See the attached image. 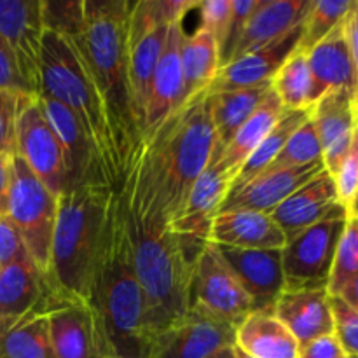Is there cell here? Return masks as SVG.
<instances>
[{"label":"cell","mask_w":358,"mask_h":358,"mask_svg":"<svg viewBox=\"0 0 358 358\" xmlns=\"http://www.w3.org/2000/svg\"><path fill=\"white\" fill-rule=\"evenodd\" d=\"M348 217H358V191H357L355 198H353L352 206H350V210H348Z\"/></svg>","instance_id":"cell-51"},{"label":"cell","mask_w":358,"mask_h":358,"mask_svg":"<svg viewBox=\"0 0 358 358\" xmlns=\"http://www.w3.org/2000/svg\"><path fill=\"white\" fill-rule=\"evenodd\" d=\"M322 159V143L318 138L317 128H315L311 117L304 122L303 126L294 131L289 142L282 149L275 161L269 164L266 171H276V170H290V168H301L313 164Z\"/></svg>","instance_id":"cell-36"},{"label":"cell","mask_w":358,"mask_h":358,"mask_svg":"<svg viewBox=\"0 0 358 358\" xmlns=\"http://www.w3.org/2000/svg\"><path fill=\"white\" fill-rule=\"evenodd\" d=\"M271 90L285 110H306L313 107V79L306 52L296 49L289 56L273 77Z\"/></svg>","instance_id":"cell-34"},{"label":"cell","mask_w":358,"mask_h":358,"mask_svg":"<svg viewBox=\"0 0 358 358\" xmlns=\"http://www.w3.org/2000/svg\"><path fill=\"white\" fill-rule=\"evenodd\" d=\"M233 180L234 178L219 164L206 168L192 185L184 208L170 224V229L210 241L212 222L226 201Z\"/></svg>","instance_id":"cell-22"},{"label":"cell","mask_w":358,"mask_h":358,"mask_svg":"<svg viewBox=\"0 0 358 358\" xmlns=\"http://www.w3.org/2000/svg\"><path fill=\"white\" fill-rule=\"evenodd\" d=\"M234 346L254 358H299L301 346L273 313L255 311L236 327Z\"/></svg>","instance_id":"cell-30"},{"label":"cell","mask_w":358,"mask_h":358,"mask_svg":"<svg viewBox=\"0 0 358 358\" xmlns=\"http://www.w3.org/2000/svg\"><path fill=\"white\" fill-rule=\"evenodd\" d=\"M48 322L55 358H112L100 320L87 303L56 297Z\"/></svg>","instance_id":"cell-14"},{"label":"cell","mask_w":358,"mask_h":358,"mask_svg":"<svg viewBox=\"0 0 358 358\" xmlns=\"http://www.w3.org/2000/svg\"><path fill=\"white\" fill-rule=\"evenodd\" d=\"M56 297L52 292L30 313L0 320V358H55L48 313Z\"/></svg>","instance_id":"cell-28"},{"label":"cell","mask_w":358,"mask_h":358,"mask_svg":"<svg viewBox=\"0 0 358 358\" xmlns=\"http://www.w3.org/2000/svg\"><path fill=\"white\" fill-rule=\"evenodd\" d=\"M87 304L100 320L112 358L147 357L143 294L124 206L117 192L108 208Z\"/></svg>","instance_id":"cell-3"},{"label":"cell","mask_w":358,"mask_h":358,"mask_svg":"<svg viewBox=\"0 0 358 358\" xmlns=\"http://www.w3.org/2000/svg\"><path fill=\"white\" fill-rule=\"evenodd\" d=\"M198 0H140L133 3L128 23V69L133 108L142 136L143 117L154 72L171 23L196 9Z\"/></svg>","instance_id":"cell-7"},{"label":"cell","mask_w":358,"mask_h":358,"mask_svg":"<svg viewBox=\"0 0 358 358\" xmlns=\"http://www.w3.org/2000/svg\"><path fill=\"white\" fill-rule=\"evenodd\" d=\"M234 353H236V358H254V357L247 355V353H245V352H241V350L236 348V346H234Z\"/></svg>","instance_id":"cell-52"},{"label":"cell","mask_w":358,"mask_h":358,"mask_svg":"<svg viewBox=\"0 0 358 358\" xmlns=\"http://www.w3.org/2000/svg\"><path fill=\"white\" fill-rule=\"evenodd\" d=\"M210 358H236V353H234V346H227V348H222L220 352L213 353Z\"/></svg>","instance_id":"cell-50"},{"label":"cell","mask_w":358,"mask_h":358,"mask_svg":"<svg viewBox=\"0 0 358 358\" xmlns=\"http://www.w3.org/2000/svg\"><path fill=\"white\" fill-rule=\"evenodd\" d=\"M338 203L334 178L324 170L303 187L292 192L269 215L278 224L287 241H290L320 222Z\"/></svg>","instance_id":"cell-23"},{"label":"cell","mask_w":358,"mask_h":358,"mask_svg":"<svg viewBox=\"0 0 358 358\" xmlns=\"http://www.w3.org/2000/svg\"><path fill=\"white\" fill-rule=\"evenodd\" d=\"M350 358H358V357H350Z\"/></svg>","instance_id":"cell-54"},{"label":"cell","mask_w":358,"mask_h":358,"mask_svg":"<svg viewBox=\"0 0 358 358\" xmlns=\"http://www.w3.org/2000/svg\"><path fill=\"white\" fill-rule=\"evenodd\" d=\"M126 224L142 287L143 325L150 345L157 334L184 318L191 310L192 273L208 241L175 233L170 227L159 231L143 229L129 219L128 213Z\"/></svg>","instance_id":"cell-4"},{"label":"cell","mask_w":358,"mask_h":358,"mask_svg":"<svg viewBox=\"0 0 358 358\" xmlns=\"http://www.w3.org/2000/svg\"><path fill=\"white\" fill-rule=\"evenodd\" d=\"M210 241L241 250H283L285 234L269 213L233 210L219 212L212 222Z\"/></svg>","instance_id":"cell-24"},{"label":"cell","mask_w":358,"mask_h":358,"mask_svg":"<svg viewBox=\"0 0 358 358\" xmlns=\"http://www.w3.org/2000/svg\"><path fill=\"white\" fill-rule=\"evenodd\" d=\"M259 3H261V0H231V21L229 27H227L226 41H224L222 48L219 51L220 69L233 59V52L236 49L238 42H240L241 34H243L248 20L255 13Z\"/></svg>","instance_id":"cell-40"},{"label":"cell","mask_w":358,"mask_h":358,"mask_svg":"<svg viewBox=\"0 0 358 358\" xmlns=\"http://www.w3.org/2000/svg\"><path fill=\"white\" fill-rule=\"evenodd\" d=\"M44 0H0V35L9 45L31 94H41Z\"/></svg>","instance_id":"cell-13"},{"label":"cell","mask_w":358,"mask_h":358,"mask_svg":"<svg viewBox=\"0 0 358 358\" xmlns=\"http://www.w3.org/2000/svg\"><path fill=\"white\" fill-rule=\"evenodd\" d=\"M332 178H334L336 191H338L339 205L345 206L346 212H348L358 191V126L353 133L352 147H350L345 161L339 166L338 173Z\"/></svg>","instance_id":"cell-41"},{"label":"cell","mask_w":358,"mask_h":358,"mask_svg":"<svg viewBox=\"0 0 358 358\" xmlns=\"http://www.w3.org/2000/svg\"><path fill=\"white\" fill-rule=\"evenodd\" d=\"M325 170L324 161L290 170L264 171L243 187L229 191L226 201L220 206V212L233 210H250V212L271 213L276 206L282 205L292 192L320 175Z\"/></svg>","instance_id":"cell-20"},{"label":"cell","mask_w":358,"mask_h":358,"mask_svg":"<svg viewBox=\"0 0 358 358\" xmlns=\"http://www.w3.org/2000/svg\"><path fill=\"white\" fill-rule=\"evenodd\" d=\"M346 220L348 212L338 203L320 222L287 241L282 250L285 292L327 290L336 248Z\"/></svg>","instance_id":"cell-9"},{"label":"cell","mask_w":358,"mask_h":358,"mask_svg":"<svg viewBox=\"0 0 358 358\" xmlns=\"http://www.w3.org/2000/svg\"><path fill=\"white\" fill-rule=\"evenodd\" d=\"M180 62L185 105L199 94H205L220 70L219 45L213 35L199 27L192 35H184Z\"/></svg>","instance_id":"cell-32"},{"label":"cell","mask_w":358,"mask_h":358,"mask_svg":"<svg viewBox=\"0 0 358 358\" xmlns=\"http://www.w3.org/2000/svg\"><path fill=\"white\" fill-rule=\"evenodd\" d=\"M28 252L9 217H0V268L27 257Z\"/></svg>","instance_id":"cell-45"},{"label":"cell","mask_w":358,"mask_h":358,"mask_svg":"<svg viewBox=\"0 0 358 358\" xmlns=\"http://www.w3.org/2000/svg\"><path fill=\"white\" fill-rule=\"evenodd\" d=\"M55 292L30 255L0 268V320L20 318Z\"/></svg>","instance_id":"cell-27"},{"label":"cell","mask_w":358,"mask_h":358,"mask_svg":"<svg viewBox=\"0 0 358 358\" xmlns=\"http://www.w3.org/2000/svg\"><path fill=\"white\" fill-rule=\"evenodd\" d=\"M133 3L128 0H84L83 28L69 37L83 56L103 101L117 152L121 187L142 142L128 69V23Z\"/></svg>","instance_id":"cell-2"},{"label":"cell","mask_w":358,"mask_h":358,"mask_svg":"<svg viewBox=\"0 0 358 358\" xmlns=\"http://www.w3.org/2000/svg\"><path fill=\"white\" fill-rule=\"evenodd\" d=\"M0 90L14 91V93L20 94H31L2 35H0Z\"/></svg>","instance_id":"cell-44"},{"label":"cell","mask_w":358,"mask_h":358,"mask_svg":"<svg viewBox=\"0 0 358 358\" xmlns=\"http://www.w3.org/2000/svg\"><path fill=\"white\" fill-rule=\"evenodd\" d=\"M345 27H346V35H348L350 48H352L353 59H355L357 79H358V2L353 3V7L350 9V13L346 14Z\"/></svg>","instance_id":"cell-48"},{"label":"cell","mask_w":358,"mask_h":358,"mask_svg":"<svg viewBox=\"0 0 358 358\" xmlns=\"http://www.w3.org/2000/svg\"><path fill=\"white\" fill-rule=\"evenodd\" d=\"M236 329L191 306L189 313L150 341L145 358H210L234 346Z\"/></svg>","instance_id":"cell-12"},{"label":"cell","mask_w":358,"mask_h":358,"mask_svg":"<svg viewBox=\"0 0 358 358\" xmlns=\"http://www.w3.org/2000/svg\"><path fill=\"white\" fill-rule=\"evenodd\" d=\"M115 191L107 184L66 189L58 198L48 280L62 299L90 301L96 259Z\"/></svg>","instance_id":"cell-5"},{"label":"cell","mask_w":358,"mask_h":358,"mask_svg":"<svg viewBox=\"0 0 358 358\" xmlns=\"http://www.w3.org/2000/svg\"><path fill=\"white\" fill-rule=\"evenodd\" d=\"M58 215V196L35 177L20 156L13 157L7 217L16 227L34 264L48 278L52 234Z\"/></svg>","instance_id":"cell-8"},{"label":"cell","mask_w":358,"mask_h":358,"mask_svg":"<svg viewBox=\"0 0 358 358\" xmlns=\"http://www.w3.org/2000/svg\"><path fill=\"white\" fill-rule=\"evenodd\" d=\"M196 9H199L201 20L199 28L213 35L220 51L231 21V0H198Z\"/></svg>","instance_id":"cell-42"},{"label":"cell","mask_w":358,"mask_h":358,"mask_svg":"<svg viewBox=\"0 0 358 358\" xmlns=\"http://www.w3.org/2000/svg\"><path fill=\"white\" fill-rule=\"evenodd\" d=\"M311 2L313 0H261L241 34L240 42L233 52V59L257 51L289 35L294 28L303 23Z\"/></svg>","instance_id":"cell-26"},{"label":"cell","mask_w":358,"mask_h":358,"mask_svg":"<svg viewBox=\"0 0 358 358\" xmlns=\"http://www.w3.org/2000/svg\"><path fill=\"white\" fill-rule=\"evenodd\" d=\"M273 315L285 325L299 346L334 334V317L327 290H292L276 301Z\"/></svg>","instance_id":"cell-25"},{"label":"cell","mask_w":358,"mask_h":358,"mask_svg":"<svg viewBox=\"0 0 358 358\" xmlns=\"http://www.w3.org/2000/svg\"><path fill=\"white\" fill-rule=\"evenodd\" d=\"M14 154L27 163L52 194L58 198L63 194L66 170L62 143L45 115L41 98L35 94H27L21 100Z\"/></svg>","instance_id":"cell-10"},{"label":"cell","mask_w":358,"mask_h":358,"mask_svg":"<svg viewBox=\"0 0 358 358\" xmlns=\"http://www.w3.org/2000/svg\"><path fill=\"white\" fill-rule=\"evenodd\" d=\"M213 147L208 98L199 94L140 142L117 192L129 219L143 229L170 227L210 166Z\"/></svg>","instance_id":"cell-1"},{"label":"cell","mask_w":358,"mask_h":358,"mask_svg":"<svg viewBox=\"0 0 358 358\" xmlns=\"http://www.w3.org/2000/svg\"><path fill=\"white\" fill-rule=\"evenodd\" d=\"M355 117H357V126H358V98L355 100Z\"/></svg>","instance_id":"cell-53"},{"label":"cell","mask_w":358,"mask_h":358,"mask_svg":"<svg viewBox=\"0 0 358 358\" xmlns=\"http://www.w3.org/2000/svg\"><path fill=\"white\" fill-rule=\"evenodd\" d=\"M14 154L0 152V217L7 215V201L10 191V175H13Z\"/></svg>","instance_id":"cell-47"},{"label":"cell","mask_w":358,"mask_h":358,"mask_svg":"<svg viewBox=\"0 0 358 358\" xmlns=\"http://www.w3.org/2000/svg\"><path fill=\"white\" fill-rule=\"evenodd\" d=\"M44 107L49 122L55 128L62 143L63 156H65L66 170V189L77 187L84 184H107L110 185L108 175L103 163L98 156L96 149L91 143L90 136L79 124L76 115L49 96H38ZM112 187V185H110ZM63 191V192H65Z\"/></svg>","instance_id":"cell-15"},{"label":"cell","mask_w":358,"mask_h":358,"mask_svg":"<svg viewBox=\"0 0 358 358\" xmlns=\"http://www.w3.org/2000/svg\"><path fill=\"white\" fill-rule=\"evenodd\" d=\"M358 276V217H348L332 262L327 294L339 296Z\"/></svg>","instance_id":"cell-37"},{"label":"cell","mask_w":358,"mask_h":358,"mask_svg":"<svg viewBox=\"0 0 358 358\" xmlns=\"http://www.w3.org/2000/svg\"><path fill=\"white\" fill-rule=\"evenodd\" d=\"M334 336L348 357H358V313L341 297L331 296Z\"/></svg>","instance_id":"cell-39"},{"label":"cell","mask_w":358,"mask_h":358,"mask_svg":"<svg viewBox=\"0 0 358 358\" xmlns=\"http://www.w3.org/2000/svg\"><path fill=\"white\" fill-rule=\"evenodd\" d=\"M191 306L227 322L234 329L254 313V303L212 241L206 243L194 266Z\"/></svg>","instance_id":"cell-11"},{"label":"cell","mask_w":358,"mask_h":358,"mask_svg":"<svg viewBox=\"0 0 358 358\" xmlns=\"http://www.w3.org/2000/svg\"><path fill=\"white\" fill-rule=\"evenodd\" d=\"M299 358H350L334 334L324 336L301 348Z\"/></svg>","instance_id":"cell-46"},{"label":"cell","mask_w":358,"mask_h":358,"mask_svg":"<svg viewBox=\"0 0 358 358\" xmlns=\"http://www.w3.org/2000/svg\"><path fill=\"white\" fill-rule=\"evenodd\" d=\"M69 108L96 149L112 189H121L117 152L103 101L83 56L65 35L45 30L41 52V94Z\"/></svg>","instance_id":"cell-6"},{"label":"cell","mask_w":358,"mask_h":358,"mask_svg":"<svg viewBox=\"0 0 358 358\" xmlns=\"http://www.w3.org/2000/svg\"><path fill=\"white\" fill-rule=\"evenodd\" d=\"M283 112H285V108H283L280 98L276 96L275 91L269 90V93L266 94V98L259 105L257 110L247 119V122L233 136L229 145L224 149L222 156L217 161V164L224 168L233 178L236 177L245 161L252 156V152L257 149L259 143L271 131L273 126L280 121Z\"/></svg>","instance_id":"cell-31"},{"label":"cell","mask_w":358,"mask_h":358,"mask_svg":"<svg viewBox=\"0 0 358 358\" xmlns=\"http://www.w3.org/2000/svg\"><path fill=\"white\" fill-rule=\"evenodd\" d=\"M338 297H341L350 308H353L358 313V276L345 287V290H343Z\"/></svg>","instance_id":"cell-49"},{"label":"cell","mask_w":358,"mask_h":358,"mask_svg":"<svg viewBox=\"0 0 358 358\" xmlns=\"http://www.w3.org/2000/svg\"><path fill=\"white\" fill-rule=\"evenodd\" d=\"M310 117L311 108H306V110L283 112L280 121L273 126L271 131L264 136V140L259 143L257 149L252 152V156L248 157L243 163V166L240 168L238 175L234 177L231 191L243 187L245 184H248V182L254 180L255 177L264 173L269 168V164H271L273 161L278 157V154L282 152V149L285 147V143L289 142L290 136L294 135V131H296L299 126H303Z\"/></svg>","instance_id":"cell-33"},{"label":"cell","mask_w":358,"mask_h":358,"mask_svg":"<svg viewBox=\"0 0 358 358\" xmlns=\"http://www.w3.org/2000/svg\"><path fill=\"white\" fill-rule=\"evenodd\" d=\"M184 20L171 23L164 49L154 72L150 84L149 101L143 117L142 140L156 131L170 115L184 105V76H182V41H184Z\"/></svg>","instance_id":"cell-16"},{"label":"cell","mask_w":358,"mask_h":358,"mask_svg":"<svg viewBox=\"0 0 358 358\" xmlns=\"http://www.w3.org/2000/svg\"><path fill=\"white\" fill-rule=\"evenodd\" d=\"M45 30L72 37L79 34L84 24V0L45 2L42 7Z\"/></svg>","instance_id":"cell-38"},{"label":"cell","mask_w":358,"mask_h":358,"mask_svg":"<svg viewBox=\"0 0 358 358\" xmlns=\"http://www.w3.org/2000/svg\"><path fill=\"white\" fill-rule=\"evenodd\" d=\"M269 90H271V84L248 87V90L220 91V93L206 94L213 129H215V147H213L210 166L217 164L224 149L229 145L233 136L247 122V119L257 110V107L262 103Z\"/></svg>","instance_id":"cell-29"},{"label":"cell","mask_w":358,"mask_h":358,"mask_svg":"<svg viewBox=\"0 0 358 358\" xmlns=\"http://www.w3.org/2000/svg\"><path fill=\"white\" fill-rule=\"evenodd\" d=\"M217 248L254 303V313H273L276 301L285 292L282 250H241L219 245Z\"/></svg>","instance_id":"cell-17"},{"label":"cell","mask_w":358,"mask_h":358,"mask_svg":"<svg viewBox=\"0 0 358 358\" xmlns=\"http://www.w3.org/2000/svg\"><path fill=\"white\" fill-rule=\"evenodd\" d=\"M357 94L346 90L329 91L311 107V121L322 143V159L331 177L338 173L353 142L357 128Z\"/></svg>","instance_id":"cell-18"},{"label":"cell","mask_w":358,"mask_h":358,"mask_svg":"<svg viewBox=\"0 0 358 358\" xmlns=\"http://www.w3.org/2000/svg\"><path fill=\"white\" fill-rule=\"evenodd\" d=\"M301 24L294 28L285 37L264 45V48L257 49V51L248 52V55L241 56V58L233 59L226 66H222L205 94L220 93V91L248 90V87L271 84L273 77L276 76L280 66L297 49L301 30H303Z\"/></svg>","instance_id":"cell-19"},{"label":"cell","mask_w":358,"mask_h":358,"mask_svg":"<svg viewBox=\"0 0 358 358\" xmlns=\"http://www.w3.org/2000/svg\"><path fill=\"white\" fill-rule=\"evenodd\" d=\"M313 79V105L329 91L346 90L358 96L357 66L346 35L345 20L306 52Z\"/></svg>","instance_id":"cell-21"},{"label":"cell","mask_w":358,"mask_h":358,"mask_svg":"<svg viewBox=\"0 0 358 358\" xmlns=\"http://www.w3.org/2000/svg\"><path fill=\"white\" fill-rule=\"evenodd\" d=\"M355 0H313L303 24L297 51L308 52L346 17Z\"/></svg>","instance_id":"cell-35"},{"label":"cell","mask_w":358,"mask_h":358,"mask_svg":"<svg viewBox=\"0 0 358 358\" xmlns=\"http://www.w3.org/2000/svg\"><path fill=\"white\" fill-rule=\"evenodd\" d=\"M23 96L27 94L0 90V152L14 154L16 122Z\"/></svg>","instance_id":"cell-43"}]
</instances>
